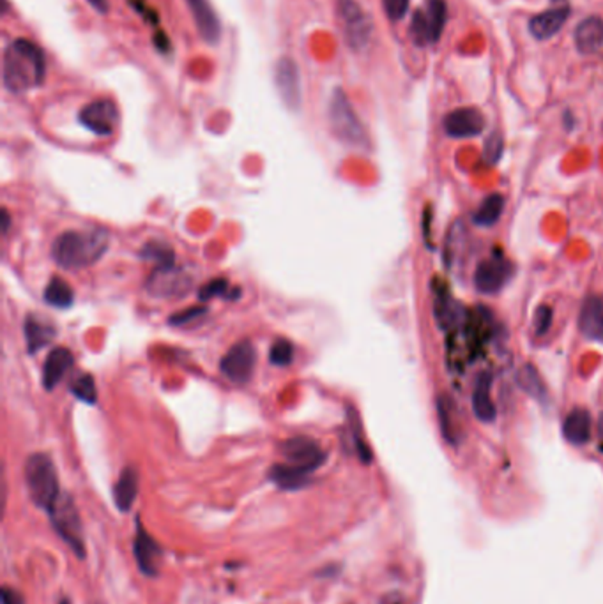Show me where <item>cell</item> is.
<instances>
[{
  "label": "cell",
  "instance_id": "cell-1",
  "mask_svg": "<svg viewBox=\"0 0 603 604\" xmlns=\"http://www.w3.org/2000/svg\"><path fill=\"white\" fill-rule=\"evenodd\" d=\"M46 57L44 52L25 37L11 41L4 52L2 80L9 93L22 94L44 83Z\"/></svg>",
  "mask_w": 603,
  "mask_h": 604
},
{
  "label": "cell",
  "instance_id": "cell-2",
  "mask_svg": "<svg viewBox=\"0 0 603 604\" xmlns=\"http://www.w3.org/2000/svg\"><path fill=\"white\" fill-rule=\"evenodd\" d=\"M108 248L104 232H64L52 246L54 262L67 270L91 268L100 262Z\"/></svg>",
  "mask_w": 603,
  "mask_h": 604
},
{
  "label": "cell",
  "instance_id": "cell-3",
  "mask_svg": "<svg viewBox=\"0 0 603 604\" xmlns=\"http://www.w3.org/2000/svg\"><path fill=\"white\" fill-rule=\"evenodd\" d=\"M328 121L331 132L341 143L356 149L369 147V134L365 132L347 94L340 87L333 91V96L330 100Z\"/></svg>",
  "mask_w": 603,
  "mask_h": 604
},
{
  "label": "cell",
  "instance_id": "cell-4",
  "mask_svg": "<svg viewBox=\"0 0 603 604\" xmlns=\"http://www.w3.org/2000/svg\"><path fill=\"white\" fill-rule=\"evenodd\" d=\"M25 481H27L29 495L37 507L50 511L59 501L61 490H59L57 470H55L54 462L46 454L37 453L27 460Z\"/></svg>",
  "mask_w": 603,
  "mask_h": 604
},
{
  "label": "cell",
  "instance_id": "cell-5",
  "mask_svg": "<svg viewBox=\"0 0 603 604\" xmlns=\"http://www.w3.org/2000/svg\"><path fill=\"white\" fill-rule=\"evenodd\" d=\"M336 16L349 48L354 52L365 50L373 34V24L367 11L356 0H338Z\"/></svg>",
  "mask_w": 603,
  "mask_h": 604
},
{
  "label": "cell",
  "instance_id": "cell-6",
  "mask_svg": "<svg viewBox=\"0 0 603 604\" xmlns=\"http://www.w3.org/2000/svg\"><path fill=\"white\" fill-rule=\"evenodd\" d=\"M48 512H50V520H52V525L57 531V534L63 537V541H66L69 548L80 559H84L85 557L84 529H82L80 514H78V509L73 502V499L66 493H61L59 501Z\"/></svg>",
  "mask_w": 603,
  "mask_h": 604
},
{
  "label": "cell",
  "instance_id": "cell-7",
  "mask_svg": "<svg viewBox=\"0 0 603 604\" xmlns=\"http://www.w3.org/2000/svg\"><path fill=\"white\" fill-rule=\"evenodd\" d=\"M446 18H448L446 2L444 0H429L425 4V7H421L412 16V24H410L412 41L420 46L437 43L444 33Z\"/></svg>",
  "mask_w": 603,
  "mask_h": 604
},
{
  "label": "cell",
  "instance_id": "cell-8",
  "mask_svg": "<svg viewBox=\"0 0 603 604\" xmlns=\"http://www.w3.org/2000/svg\"><path fill=\"white\" fill-rule=\"evenodd\" d=\"M282 454L285 463L311 475L326 462V453L321 445L308 436H294L283 442Z\"/></svg>",
  "mask_w": 603,
  "mask_h": 604
},
{
  "label": "cell",
  "instance_id": "cell-9",
  "mask_svg": "<svg viewBox=\"0 0 603 604\" xmlns=\"http://www.w3.org/2000/svg\"><path fill=\"white\" fill-rule=\"evenodd\" d=\"M274 87L289 110L298 112L302 108V73L294 59L287 55L278 59L274 66Z\"/></svg>",
  "mask_w": 603,
  "mask_h": 604
},
{
  "label": "cell",
  "instance_id": "cell-10",
  "mask_svg": "<svg viewBox=\"0 0 603 604\" xmlns=\"http://www.w3.org/2000/svg\"><path fill=\"white\" fill-rule=\"evenodd\" d=\"M84 128L98 136H110L119 126V108L108 98L93 101L85 104L78 115Z\"/></svg>",
  "mask_w": 603,
  "mask_h": 604
},
{
  "label": "cell",
  "instance_id": "cell-11",
  "mask_svg": "<svg viewBox=\"0 0 603 604\" xmlns=\"http://www.w3.org/2000/svg\"><path fill=\"white\" fill-rule=\"evenodd\" d=\"M513 276V264L504 257L485 258L474 270V287L479 294L492 296L503 290L504 285Z\"/></svg>",
  "mask_w": 603,
  "mask_h": 604
},
{
  "label": "cell",
  "instance_id": "cell-12",
  "mask_svg": "<svg viewBox=\"0 0 603 604\" xmlns=\"http://www.w3.org/2000/svg\"><path fill=\"white\" fill-rule=\"evenodd\" d=\"M257 350L252 341L244 339L235 343L234 346L225 354L220 363L222 373L234 384H246L255 369Z\"/></svg>",
  "mask_w": 603,
  "mask_h": 604
},
{
  "label": "cell",
  "instance_id": "cell-13",
  "mask_svg": "<svg viewBox=\"0 0 603 604\" xmlns=\"http://www.w3.org/2000/svg\"><path fill=\"white\" fill-rule=\"evenodd\" d=\"M192 278L183 268L168 266L156 268L147 281V290L154 297H175L188 292Z\"/></svg>",
  "mask_w": 603,
  "mask_h": 604
},
{
  "label": "cell",
  "instance_id": "cell-14",
  "mask_svg": "<svg viewBox=\"0 0 603 604\" xmlns=\"http://www.w3.org/2000/svg\"><path fill=\"white\" fill-rule=\"evenodd\" d=\"M485 115L472 106H464L450 112L444 117V132L451 138H472L483 133Z\"/></svg>",
  "mask_w": 603,
  "mask_h": 604
},
{
  "label": "cell",
  "instance_id": "cell-15",
  "mask_svg": "<svg viewBox=\"0 0 603 604\" xmlns=\"http://www.w3.org/2000/svg\"><path fill=\"white\" fill-rule=\"evenodd\" d=\"M434 317H436L437 326L440 329L455 331L466 322L468 313L464 311V307L459 302L450 296L448 287H442V288H436Z\"/></svg>",
  "mask_w": 603,
  "mask_h": 604
},
{
  "label": "cell",
  "instance_id": "cell-16",
  "mask_svg": "<svg viewBox=\"0 0 603 604\" xmlns=\"http://www.w3.org/2000/svg\"><path fill=\"white\" fill-rule=\"evenodd\" d=\"M162 548L160 544L145 532V529L138 523L136 539H134V559L138 568L145 576H156L162 566Z\"/></svg>",
  "mask_w": 603,
  "mask_h": 604
},
{
  "label": "cell",
  "instance_id": "cell-17",
  "mask_svg": "<svg viewBox=\"0 0 603 604\" xmlns=\"http://www.w3.org/2000/svg\"><path fill=\"white\" fill-rule=\"evenodd\" d=\"M186 4L202 39L209 44H216L222 37V24L209 0H186Z\"/></svg>",
  "mask_w": 603,
  "mask_h": 604
},
{
  "label": "cell",
  "instance_id": "cell-18",
  "mask_svg": "<svg viewBox=\"0 0 603 604\" xmlns=\"http://www.w3.org/2000/svg\"><path fill=\"white\" fill-rule=\"evenodd\" d=\"M568 16H570V7L567 4H558L533 16L529 22V31L541 41L550 39L563 29Z\"/></svg>",
  "mask_w": 603,
  "mask_h": 604
},
{
  "label": "cell",
  "instance_id": "cell-19",
  "mask_svg": "<svg viewBox=\"0 0 603 604\" xmlns=\"http://www.w3.org/2000/svg\"><path fill=\"white\" fill-rule=\"evenodd\" d=\"M472 412L481 423H492L498 417V408L492 400V376L487 371H481L474 380Z\"/></svg>",
  "mask_w": 603,
  "mask_h": 604
},
{
  "label": "cell",
  "instance_id": "cell-20",
  "mask_svg": "<svg viewBox=\"0 0 603 604\" xmlns=\"http://www.w3.org/2000/svg\"><path fill=\"white\" fill-rule=\"evenodd\" d=\"M577 50L584 55H593L603 48V20L600 16H589L582 20L575 29Z\"/></svg>",
  "mask_w": 603,
  "mask_h": 604
},
{
  "label": "cell",
  "instance_id": "cell-21",
  "mask_svg": "<svg viewBox=\"0 0 603 604\" xmlns=\"http://www.w3.org/2000/svg\"><path fill=\"white\" fill-rule=\"evenodd\" d=\"M73 354L64 348V346H57L54 348L43 366V385L52 391L54 387H57V384L66 376L67 371L73 368Z\"/></svg>",
  "mask_w": 603,
  "mask_h": 604
},
{
  "label": "cell",
  "instance_id": "cell-22",
  "mask_svg": "<svg viewBox=\"0 0 603 604\" xmlns=\"http://www.w3.org/2000/svg\"><path fill=\"white\" fill-rule=\"evenodd\" d=\"M565 438L573 445H584L591 438V415L584 408H573L563 423Z\"/></svg>",
  "mask_w": 603,
  "mask_h": 604
},
{
  "label": "cell",
  "instance_id": "cell-23",
  "mask_svg": "<svg viewBox=\"0 0 603 604\" xmlns=\"http://www.w3.org/2000/svg\"><path fill=\"white\" fill-rule=\"evenodd\" d=\"M138 495V473L128 467L123 470L119 481L114 486V502L121 512H128Z\"/></svg>",
  "mask_w": 603,
  "mask_h": 604
},
{
  "label": "cell",
  "instance_id": "cell-24",
  "mask_svg": "<svg viewBox=\"0 0 603 604\" xmlns=\"http://www.w3.org/2000/svg\"><path fill=\"white\" fill-rule=\"evenodd\" d=\"M580 329L588 337L603 341V302L598 297H589L580 311Z\"/></svg>",
  "mask_w": 603,
  "mask_h": 604
},
{
  "label": "cell",
  "instance_id": "cell-25",
  "mask_svg": "<svg viewBox=\"0 0 603 604\" xmlns=\"http://www.w3.org/2000/svg\"><path fill=\"white\" fill-rule=\"evenodd\" d=\"M437 412H439V423L442 435L450 443H457L459 435H460V421L457 417V408L453 404V400L448 396H442L437 400Z\"/></svg>",
  "mask_w": 603,
  "mask_h": 604
},
{
  "label": "cell",
  "instance_id": "cell-26",
  "mask_svg": "<svg viewBox=\"0 0 603 604\" xmlns=\"http://www.w3.org/2000/svg\"><path fill=\"white\" fill-rule=\"evenodd\" d=\"M269 479L282 490H300L310 482V475L287 463H278L269 470Z\"/></svg>",
  "mask_w": 603,
  "mask_h": 604
},
{
  "label": "cell",
  "instance_id": "cell-27",
  "mask_svg": "<svg viewBox=\"0 0 603 604\" xmlns=\"http://www.w3.org/2000/svg\"><path fill=\"white\" fill-rule=\"evenodd\" d=\"M54 337H55V329L50 324L41 322L35 317H27V320H25V339H27V350L31 354H35L37 350L46 346Z\"/></svg>",
  "mask_w": 603,
  "mask_h": 604
},
{
  "label": "cell",
  "instance_id": "cell-28",
  "mask_svg": "<svg viewBox=\"0 0 603 604\" xmlns=\"http://www.w3.org/2000/svg\"><path fill=\"white\" fill-rule=\"evenodd\" d=\"M504 210V199L499 193H492L489 195L485 200L479 203V207L476 209L472 219L478 227H492L496 225Z\"/></svg>",
  "mask_w": 603,
  "mask_h": 604
},
{
  "label": "cell",
  "instance_id": "cell-29",
  "mask_svg": "<svg viewBox=\"0 0 603 604\" xmlns=\"http://www.w3.org/2000/svg\"><path fill=\"white\" fill-rule=\"evenodd\" d=\"M517 382L520 385V389L524 393H528L529 396L537 398L539 402H543L547 398V389H545V384L538 373V369L531 365H526L522 368L519 369L517 373Z\"/></svg>",
  "mask_w": 603,
  "mask_h": 604
},
{
  "label": "cell",
  "instance_id": "cell-30",
  "mask_svg": "<svg viewBox=\"0 0 603 604\" xmlns=\"http://www.w3.org/2000/svg\"><path fill=\"white\" fill-rule=\"evenodd\" d=\"M44 301L54 307H69L74 301V292L71 285L66 283L63 278H54L46 290H44Z\"/></svg>",
  "mask_w": 603,
  "mask_h": 604
},
{
  "label": "cell",
  "instance_id": "cell-31",
  "mask_svg": "<svg viewBox=\"0 0 603 604\" xmlns=\"http://www.w3.org/2000/svg\"><path fill=\"white\" fill-rule=\"evenodd\" d=\"M142 258L147 262L156 264V268H168L175 264V253L172 249V246H168L165 242H147L142 249Z\"/></svg>",
  "mask_w": 603,
  "mask_h": 604
},
{
  "label": "cell",
  "instance_id": "cell-32",
  "mask_svg": "<svg viewBox=\"0 0 603 604\" xmlns=\"http://www.w3.org/2000/svg\"><path fill=\"white\" fill-rule=\"evenodd\" d=\"M214 297H227V299H237L239 297V290L237 288H231L229 279L225 278H218L213 279L209 283H205L199 290V299L202 302L214 299Z\"/></svg>",
  "mask_w": 603,
  "mask_h": 604
},
{
  "label": "cell",
  "instance_id": "cell-33",
  "mask_svg": "<svg viewBox=\"0 0 603 604\" xmlns=\"http://www.w3.org/2000/svg\"><path fill=\"white\" fill-rule=\"evenodd\" d=\"M71 393L80 402L89 403V404H94L98 400L96 384H94V378L91 375H82V376L74 378L73 384H71Z\"/></svg>",
  "mask_w": 603,
  "mask_h": 604
},
{
  "label": "cell",
  "instance_id": "cell-34",
  "mask_svg": "<svg viewBox=\"0 0 603 604\" xmlns=\"http://www.w3.org/2000/svg\"><path fill=\"white\" fill-rule=\"evenodd\" d=\"M294 359V346L291 341L287 339H278L274 341V345L271 346L269 352V361L274 366H289Z\"/></svg>",
  "mask_w": 603,
  "mask_h": 604
},
{
  "label": "cell",
  "instance_id": "cell-35",
  "mask_svg": "<svg viewBox=\"0 0 603 604\" xmlns=\"http://www.w3.org/2000/svg\"><path fill=\"white\" fill-rule=\"evenodd\" d=\"M552 320H554V311L550 306L547 304H541L535 311V318H533V329H535V335L537 336H545L550 327H552Z\"/></svg>",
  "mask_w": 603,
  "mask_h": 604
},
{
  "label": "cell",
  "instance_id": "cell-36",
  "mask_svg": "<svg viewBox=\"0 0 603 604\" xmlns=\"http://www.w3.org/2000/svg\"><path fill=\"white\" fill-rule=\"evenodd\" d=\"M501 154H503V138L499 133H492L485 143V161L498 163Z\"/></svg>",
  "mask_w": 603,
  "mask_h": 604
},
{
  "label": "cell",
  "instance_id": "cell-37",
  "mask_svg": "<svg viewBox=\"0 0 603 604\" xmlns=\"http://www.w3.org/2000/svg\"><path fill=\"white\" fill-rule=\"evenodd\" d=\"M205 313H207V307H203V306H193V307H188L186 311H179V313L172 315L168 322H170L172 326H184V324H190V322L201 318L202 315H205Z\"/></svg>",
  "mask_w": 603,
  "mask_h": 604
},
{
  "label": "cell",
  "instance_id": "cell-38",
  "mask_svg": "<svg viewBox=\"0 0 603 604\" xmlns=\"http://www.w3.org/2000/svg\"><path fill=\"white\" fill-rule=\"evenodd\" d=\"M409 4H410V0H382L386 16L393 22L402 20L409 11Z\"/></svg>",
  "mask_w": 603,
  "mask_h": 604
},
{
  "label": "cell",
  "instance_id": "cell-39",
  "mask_svg": "<svg viewBox=\"0 0 603 604\" xmlns=\"http://www.w3.org/2000/svg\"><path fill=\"white\" fill-rule=\"evenodd\" d=\"M2 604H25V599L18 590L4 587L2 589Z\"/></svg>",
  "mask_w": 603,
  "mask_h": 604
},
{
  "label": "cell",
  "instance_id": "cell-40",
  "mask_svg": "<svg viewBox=\"0 0 603 604\" xmlns=\"http://www.w3.org/2000/svg\"><path fill=\"white\" fill-rule=\"evenodd\" d=\"M154 44H156V48H158L160 52L167 54L168 48H170V41H168V37L165 35V33H162V31H160V33L154 35Z\"/></svg>",
  "mask_w": 603,
  "mask_h": 604
},
{
  "label": "cell",
  "instance_id": "cell-41",
  "mask_svg": "<svg viewBox=\"0 0 603 604\" xmlns=\"http://www.w3.org/2000/svg\"><path fill=\"white\" fill-rule=\"evenodd\" d=\"M91 4V7H94L100 15H106L108 13V0H87Z\"/></svg>",
  "mask_w": 603,
  "mask_h": 604
},
{
  "label": "cell",
  "instance_id": "cell-42",
  "mask_svg": "<svg viewBox=\"0 0 603 604\" xmlns=\"http://www.w3.org/2000/svg\"><path fill=\"white\" fill-rule=\"evenodd\" d=\"M2 221H4V225H2V232L5 234L7 229H9V214H7V210L2 212Z\"/></svg>",
  "mask_w": 603,
  "mask_h": 604
},
{
  "label": "cell",
  "instance_id": "cell-43",
  "mask_svg": "<svg viewBox=\"0 0 603 604\" xmlns=\"http://www.w3.org/2000/svg\"><path fill=\"white\" fill-rule=\"evenodd\" d=\"M63 604H67V601H63Z\"/></svg>",
  "mask_w": 603,
  "mask_h": 604
}]
</instances>
